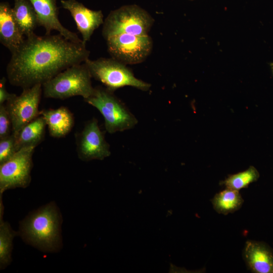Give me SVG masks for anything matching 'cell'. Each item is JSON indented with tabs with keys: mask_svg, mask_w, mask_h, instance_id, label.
<instances>
[{
	"mask_svg": "<svg viewBox=\"0 0 273 273\" xmlns=\"http://www.w3.org/2000/svg\"><path fill=\"white\" fill-rule=\"evenodd\" d=\"M13 53L6 67L10 83L22 89L42 85L66 69L84 63L90 52L86 44L60 34L26 36Z\"/></svg>",
	"mask_w": 273,
	"mask_h": 273,
	"instance_id": "cell-1",
	"label": "cell"
},
{
	"mask_svg": "<svg viewBox=\"0 0 273 273\" xmlns=\"http://www.w3.org/2000/svg\"><path fill=\"white\" fill-rule=\"evenodd\" d=\"M62 216L55 202L31 212L20 223L18 235L23 240L43 252H56L62 246Z\"/></svg>",
	"mask_w": 273,
	"mask_h": 273,
	"instance_id": "cell-2",
	"label": "cell"
},
{
	"mask_svg": "<svg viewBox=\"0 0 273 273\" xmlns=\"http://www.w3.org/2000/svg\"><path fill=\"white\" fill-rule=\"evenodd\" d=\"M92 78L84 62L74 65L44 83L42 85L43 96L47 98L61 100L74 96L86 99L94 90Z\"/></svg>",
	"mask_w": 273,
	"mask_h": 273,
	"instance_id": "cell-3",
	"label": "cell"
},
{
	"mask_svg": "<svg viewBox=\"0 0 273 273\" xmlns=\"http://www.w3.org/2000/svg\"><path fill=\"white\" fill-rule=\"evenodd\" d=\"M84 100L101 113L105 129L109 133L131 129L138 122L126 106L106 88L94 87L93 94Z\"/></svg>",
	"mask_w": 273,
	"mask_h": 273,
	"instance_id": "cell-4",
	"label": "cell"
},
{
	"mask_svg": "<svg viewBox=\"0 0 273 273\" xmlns=\"http://www.w3.org/2000/svg\"><path fill=\"white\" fill-rule=\"evenodd\" d=\"M154 22L151 15L139 6L125 5L110 12L103 24L102 35L105 39L121 34L147 35Z\"/></svg>",
	"mask_w": 273,
	"mask_h": 273,
	"instance_id": "cell-5",
	"label": "cell"
},
{
	"mask_svg": "<svg viewBox=\"0 0 273 273\" xmlns=\"http://www.w3.org/2000/svg\"><path fill=\"white\" fill-rule=\"evenodd\" d=\"M84 63L92 77L102 83L111 92L125 86L147 91L151 86L150 83L135 77L126 65L113 58H100L95 60L88 58Z\"/></svg>",
	"mask_w": 273,
	"mask_h": 273,
	"instance_id": "cell-6",
	"label": "cell"
},
{
	"mask_svg": "<svg viewBox=\"0 0 273 273\" xmlns=\"http://www.w3.org/2000/svg\"><path fill=\"white\" fill-rule=\"evenodd\" d=\"M108 52L113 58L125 65L145 61L153 49V40L149 35L117 34L106 39Z\"/></svg>",
	"mask_w": 273,
	"mask_h": 273,
	"instance_id": "cell-7",
	"label": "cell"
},
{
	"mask_svg": "<svg viewBox=\"0 0 273 273\" xmlns=\"http://www.w3.org/2000/svg\"><path fill=\"white\" fill-rule=\"evenodd\" d=\"M35 147L22 148L10 159L0 164V198L8 190L25 188L29 185L33 166L32 155Z\"/></svg>",
	"mask_w": 273,
	"mask_h": 273,
	"instance_id": "cell-8",
	"label": "cell"
},
{
	"mask_svg": "<svg viewBox=\"0 0 273 273\" xmlns=\"http://www.w3.org/2000/svg\"><path fill=\"white\" fill-rule=\"evenodd\" d=\"M42 84H37L23 89L19 96L15 94L5 105L12 123V134L15 138L21 128L40 115L38 109L42 92Z\"/></svg>",
	"mask_w": 273,
	"mask_h": 273,
	"instance_id": "cell-9",
	"label": "cell"
},
{
	"mask_svg": "<svg viewBox=\"0 0 273 273\" xmlns=\"http://www.w3.org/2000/svg\"><path fill=\"white\" fill-rule=\"evenodd\" d=\"M76 144L78 158L83 161L102 160L111 154L109 145L95 118L76 136Z\"/></svg>",
	"mask_w": 273,
	"mask_h": 273,
	"instance_id": "cell-10",
	"label": "cell"
},
{
	"mask_svg": "<svg viewBox=\"0 0 273 273\" xmlns=\"http://www.w3.org/2000/svg\"><path fill=\"white\" fill-rule=\"evenodd\" d=\"M61 4L64 9L70 12L82 36V40L86 44L94 31L104 23L102 11L89 9L76 0H61Z\"/></svg>",
	"mask_w": 273,
	"mask_h": 273,
	"instance_id": "cell-11",
	"label": "cell"
},
{
	"mask_svg": "<svg viewBox=\"0 0 273 273\" xmlns=\"http://www.w3.org/2000/svg\"><path fill=\"white\" fill-rule=\"evenodd\" d=\"M29 1L36 14L38 26L44 28L46 34H51L53 30H56L59 34L70 41L83 43L76 33L67 29L61 24L58 18L57 0Z\"/></svg>",
	"mask_w": 273,
	"mask_h": 273,
	"instance_id": "cell-12",
	"label": "cell"
},
{
	"mask_svg": "<svg viewBox=\"0 0 273 273\" xmlns=\"http://www.w3.org/2000/svg\"><path fill=\"white\" fill-rule=\"evenodd\" d=\"M243 258L255 273H273V251L263 242L249 240L245 243Z\"/></svg>",
	"mask_w": 273,
	"mask_h": 273,
	"instance_id": "cell-13",
	"label": "cell"
},
{
	"mask_svg": "<svg viewBox=\"0 0 273 273\" xmlns=\"http://www.w3.org/2000/svg\"><path fill=\"white\" fill-rule=\"evenodd\" d=\"M13 15V8L7 2L0 3V42L12 53L24 40Z\"/></svg>",
	"mask_w": 273,
	"mask_h": 273,
	"instance_id": "cell-14",
	"label": "cell"
},
{
	"mask_svg": "<svg viewBox=\"0 0 273 273\" xmlns=\"http://www.w3.org/2000/svg\"><path fill=\"white\" fill-rule=\"evenodd\" d=\"M40 115L45 120L50 135L54 138L65 136L74 124L72 113L65 107L43 110L40 111Z\"/></svg>",
	"mask_w": 273,
	"mask_h": 273,
	"instance_id": "cell-15",
	"label": "cell"
},
{
	"mask_svg": "<svg viewBox=\"0 0 273 273\" xmlns=\"http://www.w3.org/2000/svg\"><path fill=\"white\" fill-rule=\"evenodd\" d=\"M44 118L39 115L20 130L15 138L16 151L28 146L36 147L44 138L46 126Z\"/></svg>",
	"mask_w": 273,
	"mask_h": 273,
	"instance_id": "cell-16",
	"label": "cell"
},
{
	"mask_svg": "<svg viewBox=\"0 0 273 273\" xmlns=\"http://www.w3.org/2000/svg\"><path fill=\"white\" fill-rule=\"evenodd\" d=\"M13 8L15 19L21 32L26 36L34 33L38 26L36 14L29 0H14Z\"/></svg>",
	"mask_w": 273,
	"mask_h": 273,
	"instance_id": "cell-17",
	"label": "cell"
},
{
	"mask_svg": "<svg viewBox=\"0 0 273 273\" xmlns=\"http://www.w3.org/2000/svg\"><path fill=\"white\" fill-rule=\"evenodd\" d=\"M4 206L0 200V268L3 269L12 261L13 241L18 233L14 231L8 222L3 219Z\"/></svg>",
	"mask_w": 273,
	"mask_h": 273,
	"instance_id": "cell-18",
	"label": "cell"
},
{
	"mask_svg": "<svg viewBox=\"0 0 273 273\" xmlns=\"http://www.w3.org/2000/svg\"><path fill=\"white\" fill-rule=\"evenodd\" d=\"M244 202L239 191L226 188L216 194L212 200L214 210L227 215L239 209Z\"/></svg>",
	"mask_w": 273,
	"mask_h": 273,
	"instance_id": "cell-19",
	"label": "cell"
},
{
	"mask_svg": "<svg viewBox=\"0 0 273 273\" xmlns=\"http://www.w3.org/2000/svg\"><path fill=\"white\" fill-rule=\"evenodd\" d=\"M259 177V173L253 166H250L246 170L230 175L226 179L221 182L226 188L240 191L247 188L252 183L256 181Z\"/></svg>",
	"mask_w": 273,
	"mask_h": 273,
	"instance_id": "cell-20",
	"label": "cell"
},
{
	"mask_svg": "<svg viewBox=\"0 0 273 273\" xmlns=\"http://www.w3.org/2000/svg\"><path fill=\"white\" fill-rule=\"evenodd\" d=\"M16 152L15 138L12 133L0 139V164L10 159Z\"/></svg>",
	"mask_w": 273,
	"mask_h": 273,
	"instance_id": "cell-21",
	"label": "cell"
},
{
	"mask_svg": "<svg viewBox=\"0 0 273 273\" xmlns=\"http://www.w3.org/2000/svg\"><path fill=\"white\" fill-rule=\"evenodd\" d=\"M12 133V123L5 104L0 105V139Z\"/></svg>",
	"mask_w": 273,
	"mask_h": 273,
	"instance_id": "cell-22",
	"label": "cell"
},
{
	"mask_svg": "<svg viewBox=\"0 0 273 273\" xmlns=\"http://www.w3.org/2000/svg\"><path fill=\"white\" fill-rule=\"evenodd\" d=\"M6 77H3L0 80V105L4 104L13 97L14 94L9 93L6 88Z\"/></svg>",
	"mask_w": 273,
	"mask_h": 273,
	"instance_id": "cell-23",
	"label": "cell"
},
{
	"mask_svg": "<svg viewBox=\"0 0 273 273\" xmlns=\"http://www.w3.org/2000/svg\"><path fill=\"white\" fill-rule=\"evenodd\" d=\"M190 1H193V0H190Z\"/></svg>",
	"mask_w": 273,
	"mask_h": 273,
	"instance_id": "cell-24",
	"label": "cell"
}]
</instances>
